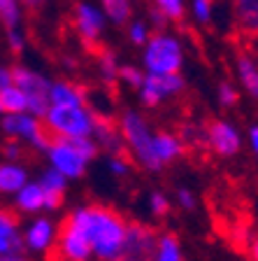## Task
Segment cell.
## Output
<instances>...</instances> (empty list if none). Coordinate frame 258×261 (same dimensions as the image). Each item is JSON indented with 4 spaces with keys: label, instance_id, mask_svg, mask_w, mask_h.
<instances>
[{
    "label": "cell",
    "instance_id": "5",
    "mask_svg": "<svg viewBox=\"0 0 258 261\" xmlns=\"http://www.w3.org/2000/svg\"><path fill=\"white\" fill-rule=\"evenodd\" d=\"M121 133H124L126 142L133 147L135 156L142 161V166L149 170H161L163 166L156 161L154 149H151V136H149V126L142 119L140 114L135 112H126L121 117Z\"/></svg>",
    "mask_w": 258,
    "mask_h": 261
},
{
    "label": "cell",
    "instance_id": "32",
    "mask_svg": "<svg viewBox=\"0 0 258 261\" xmlns=\"http://www.w3.org/2000/svg\"><path fill=\"white\" fill-rule=\"evenodd\" d=\"M177 198H179V203H182V207H186V210H191V207L195 205L193 194H191V191H186V189H179L177 191Z\"/></svg>",
    "mask_w": 258,
    "mask_h": 261
},
{
    "label": "cell",
    "instance_id": "27",
    "mask_svg": "<svg viewBox=\"0 0 258 261\" xmlns=\"http://www.w3.org/2000/svg\"><path fill=\"white\" fill-rule=\"evenodd\" d=\"M119 77H121V80H126L128 84H133V87H142V82H145V75H142L137 68H130V65L119 68Z\"/></svg>",
    "mask_w": 258,
    "mask_h": 261
},
{
    "label": "cell",
    "instance_id": "33",
    "mask_svg": "<svg viewBox=\"0 0 258 261\" xmlns=\"http://www.w3.org/2000/svg\"><path fill=\"white\" fill-rule=\"evenodd\" d=\"M7 40H10L12 51H14V54H21V49H23V40H21V35H19L16 31H12V33H7Z\"/></svg>",
    "mask_w": 258,
    "mask_h": 261
},
{
    "label": "cell",
    "instance_id": "15",
    "mask_svg": "<svg viewBox=\"0 0 258 261\" xmlns=\"http://www.w3.org/2000/svg\"><path fill=\"white\" fill-rule=\"evenodd\" d=\"M237 72H240V82H242V87L247 89L249 96L258 98V65L244 51L237 56Z\"/></svg>",
    "mask_w": 258,
    "mask_h": 261
},
{
    "label": "cell",
    "instance_id": "12",
    "mask_svg": "<svg viewBox=\"0 0 258 261\" xmlns=\"http://www.w3.org/2000/svg\"><path fill=\"white\" fill-rule=\"evenodd\" d=\"M151 149H154L156 161L163 166V163L172 161V159H177L179 154L184 152V142L179 140L177 136L161 130V133H156V136L151 138Z\"/></svg>",
    "mask_w": 258,
    "mask_h": 261
},
{
    "label": "cell",
    "instance_id": "22",
    "mask_svg": "<svg viewBox=\"0 0 258 261\" xmlns=\"http://www.w3.org/2000/svg\"><path fill=\"white\" fill-rule=\"evenodd\" d=\"M102 5H105L107 14L112 16L117 23H126V19L130 16V3L128 0H102Z\"/></svg>",
    "mask_w": 258,
    "mask_h": 261
},
{
    "label": "cell",
    "instance_id": "38",
    "mask_svg": "<svg viewBox=\"0 0 258 261\" xmlns=\"http://www.w3.org/2000/svg\"><path fill=\"white\" fill-rule=\"evenodd\" d=\"M42 3L44 0H21V5L26 7V10H31V12H38L40 7H42Z\"/></svg>",
    "mask_w": 258,
    "mask_h": 261
},
{
    "label": "cell",
    "instance_id": "24",
    "mask_svg": "<svg viewBox=\"0 0 258 261\" xmlns=\"http://www.w3.org/2000/svg\"><path fill=\"white\" fill-rule=\"evenodd\" d=\"M156 3V10H161L163 14H165L167 21H182L184 16V5L182 0H154Z\"/></svg>",
    "mask_w": 258,
    "mask_h": 261
},
{
    "label": "cell",
    "instance_id": "16",
    "mask_svg": "<svg viewBox=\"0 0 258 261\" xmlns=\"http://www.w3.org/2000/svg\"><path fill=\"white\" fill-rule=\"evenodd\" d=\"M154 261H182V250H179L177 233H172V231H163V233H158Z\"/></svg>",
    "mask_w": 258,
    "mask_h": 261
},
{
    "label": "cell",
    "instance_id": "26",
    "mask_svg": "<svg viewBox=\"0 0 258 261\" xmlns=\"http://www.w3.org/2000/svg\"><path fill=\"white\" fill-rule=\"evenodd\" d=\"M219 100H221V105L231 108V105H235L237 100H240V93L235 91V87H233V84L221 82V84H219Z\"/></svg>",
    "mask_w": 258,
    "mask_h": 261
},
{
    "label": "cell",
    "instance_id": "23",
    "mask_svg": "<svg viewBox=\"0 0 258 261\" xmlns=\"http://www.w3.org/2000/svg\"><path fill=\"white\" fill-rule=\"evenodd\" d=\"M68 145L72 147L77 152V156L81 159V161H89V159H93L96 156V152H98V147L93 145L89 138H63Z\"/></svg>",
    "mask_w": 258,
    "mask_h": 261
},
{
    "label": "cell",
    "instance_id": "6",
    "mask_svg": "<svg viewBox=\"0 0 258 261\" xmlns=\"http://www.w3.org/2000/svg\"><path fill=\"white\" fill-rule=\"evenodd\" d=\"M156 240H158L156 228L133 219V222H128V228H126V240L124 247H121L119 261H154Z\"/></svg>",
    "mask_w": 258,
    "mask_h": 261
},
{
    "label": "cell",
    "instance_id": "36",
    "mask_svg": "<svg viewBox=\"0 0 258 261\" xmlns=\"http://www.w3.org/2000/svg\"><path fill=\"white\" fill-rule=\"evenodd\" d=\"M7 87H12V75L7 68H0V91H5Z\"/></svg>",
    "mask_w": 258,
    "mask_h": 261
},
{
    "label": "cell",
    "instance_id": "41",
    "mask_svg": "<svg viewBox=\"0 0 258 261\" xmlns=\"http://www.w3.org/2000/svg\"><path fill=\"white\" fill-rule=\"evenodd\" d=\"M0 112H3V108H0Z\"/></svg>",
    "mask_w": 258,
    "mask_h": 261
},
{
    "label": "cell",
    "instance_id": "21",
    "mask_svg": "<svg viewBox=\"0 0 258 261\" xmlns=\"http://www.w3.org/2000/svg\"><path fill=\"white\" fill-rule=\"evenodd\" d=\"M98 56H100V70H102V77H105V82H107L109 87L117 89L119 68H117V61H114V54H112V51H107L105 47H102L100 51H98Z\"/></svg>",
    "mask_w": 258,
    "mask_h": 261
},
{
    "label": "cell",
    "instance_id": "8",
    "mask_svg": "<svg viewBox=\"0 0 258 261\" xmlns=\"http://www.w3.org/2000/svg\"><path fill=\"white\" fill-rule=\"evenodd\" d=\"M205 130H207V142L219 156H233V154L240 152V145H242L240 133L228 121L212 119Z\"/></svg>",
    "mask_w": 258,
    "mask_h": 261
},
{
    "label": "cell",
    "instance_id": "30",
    "mask_svg": "<svg viewBox=\"0 0 258 261\" xmlns=\"http://www.w3.org/2000/svg\"><path fill=\"white\" fill-rule=\"evenodd\" d=\"M193 12L200 21H210L212 16V0H193Z\"/></svg>",
    "mask_w": 258,
    "mask_h": 261
},
{
    "label": "cell",
    "instance_id": "4",
    "mask_svg": "<svg viewBox=\"0 0 258 261\" xmlns=\"http://www.w3.org/2000/svg\"><path fill=\"white\" fill-rule=\"evenodd\" d=\"M145 63L149 68V72H154V75H179V68H182V47H179V42L175 38L156 33L149 40Z\"/></svg>",
    "mask_w": 258,
    "mask_h": 261
},
{
    "label": "cell",
    "instance_id": "34",
    "mask_svg": "<svg viewBox=\"0 0 258 261\" xmlns=\"http://www.w3.org/2000/svg\"><path fill=\"white\" fill-rule=\"evenodd\" d=\"M3 154H5L7 159H19L21 156V149H19V145H16L14 140H10L5 147H3Z\"/></svg>",
    "mask_w": 258,
    "mask_h": 261
},
{
    "label": "cell",
    "instance_id": "14",
    "mask_svg": "<svg viewBox=\"0 0 258 261\" xmlns=\"http://www.w3.org/2000/svg\"><path fill=\"white\" fill-rule=\"evenodd\" d=\"M49 103L59 108H79L84 105V91L70 82H59V84H51Z\"/></svg>",
    "mask_w": 258,
    "mask_h": 261
},
{
    "label": "cell",
    "instance_id": "7",
    "mask_svg": "<svg viewBox=\"0 0 258 261\" xmlns=\"http://www.w3.org/2000/svg\"><path fill=\"white\" fill-rule=\"evenodd\" d=\"M184 89V77L182 75H145V82L140 87V98L147 108H154L167 96H175Z\"/></svg>",
    "mask_w": 258,
    "mask_h": 261
},
{
    "label": "cell",
    "instance_id": "25",
    "mask_svg": "<svg viewBox=\"0 0 258 261\" xmlns=\"http://www.w3.org/2000/svg\"><path fill=\"white\" fill-rule=\"evenodd\" d=\"M16 228H19V217H16V212L0 207V236L10 233V231H16Z\"/></svg>",
    "mask_w": 258,
    "mask_h": 261
},
{
    "label": "cell",
    "instance_id": "35",
    "mask_svg": "<svg viewBox=\"0 0 258 261\" xmlns=\"http://www.w3.org/2000/svg\"><path fill=\"white\" fill-rule=\"evenodd\" d=\"M109 166H112V170H114V173H119V175L128 173V163H126V159L112 156V161H109Z\"/></svg>",
    "mask_w": 258,
    "mask_h": 261
},
{
    "label": "cell",
    "instance_id": "29",
    "mask_svg": "<svg viewBox=\"0 0 258 261\" xmlns=\"http://www.w3.org/2000/svg\"><path fill=\"white\" fill-rule=\"evenodd\" d=\"M42 185H47V187H54V189H61V191H65V177L61 173H56L54 168L51 170H47L44 173V177H42Z\"/></svg>",
    "mask_w": 258,
    "mask_h": 261
},
{
    "label": "cell",
    "instance_id": "17",
    "mask_svg": "<svg viewBox=\"0 0 258 261\" xmlns=\"http://www.w3.org/2000/svg\"><path fill=\"white\" fill-rule=\"evenodd\" d=\"M26 187V170L19 166L5 163L0 166V191H19Z\"/></svg>",
    "mask_w": 258,
    "mask_h": 261
},
{
    "label": "cell",
    "instance_id": "37",
    "mask_svg": "<svg viewBox=\"0 0 258 261\" xmlns=\"http://www.w3.org/2000/svg\"><path fill=\"white\" fill-rule=\"evenodd\" d=\"M249 142H251L253 152H256V156H258V126H251V130H249Z\"/></svg>",
    "mask_w": 258,
    "mask_h": 261
},
{
    "label": "cell",
    "instance_id": "40",
    "mask_svg": "<svg viewBox=\"0 0 258 261\" xmlns=\"http://www.w3.org/2000/svg\"><path fill=\"white\" fill-rule=\"evenodd\" d=\"M0 261H28L26 254H10V256H0Z\"/></svg>",
    "mask_w": 258,
    "mask_h": 261
},
{
    "label": "cell",
    "instance_id": "18",
    "mask_svg": "<svg viewBox=\"0 0 258 261\" xmlns=\"http://www.w3.org/2000/svg\"><path fill=\"white\" fill-rule=\"evenodd\" d=\"M16 205L23 212H38L40 207H44V196L40 185H26L19 194H16Z\"/></svg>",
    "mask_w": 258,
    "mask_h": 261
},
{
    "label": "cell",
    "instance_id": "9",
    "mask_svg": "<svg viewBox=\"0 0 258 261\" xmlns=\"http://www.w3.org/2000/svg\"><path fill=\"white\" fill-rule=\"evenodd\" d=\"M49 156H51V163H54V170L61 173L63 177H79V175H84L86 161H81L77 156V152L63 138H59V136L54 138V145L49 149Z\"/></svg>",
    "mask_w": 258,
    "mask_h": 261
},
{
    "label": "cell",
    "instance_id": "39",
    "mask_svg": "<svg viewBox=\"0 0 258 261\" xmlns=\"http://www.w3.org/2000/svg\"><path fill=\"white\" fill-rule=\"evenodd\" d=\"M249 256H251V261H258V236L253 238L251 247H249Z\"/></svg>",
    "mask_w": 258,
    "mask_h": 261
},
{
    "label": "cell",
    "instance_id": "20",
    "mask_svg": "<svg viewBox=\"0 0 258 261\" xmlns=\"http://www.w3.org/2000/svg\"><path fill=\"white\" fill-rule=\"evenodd\" d=\"M0 21L7 28V33L16 31V26L21 21V12H19L16 0H0Z\"/></svg>",
    "mask_w": 258,
    "mask_h": 261
},
{
    "label": "cell",
    "instance_id": "10",
    "mask_svg": "<svg viewBox=\"0 0 258 261\" xmlns=\"http://www.w3.org/2000/svg\"><path fill=\"white\" fill-rule=\"evenodd\" d=\"M233 19L237 35L258 40V0H233Z\"/></svg>",
    "mask_w": 258,
    "mask_h": 261
},
{
    "label": "cell",
    "instance_id": "19",
    "mask_svg": "<svg viewBox=\"0 0 258 261\" xmlns=\"http://www.w3.org/2000/svg\"><path fill=\"white\" fill-rule=\"evenodd\" d=\"M0 108L7 114H23V110H26V96L16 87H7L5 91H0Z\"/></svg>",
    "mask_w": 258,
    "mask_h": 261
},
{
    "label": "cell",
    "instance_id": "28",
    "mask_svg": "<svg viewBox=\"0 0 258 261\" xmlns=\"http://www.w3.org/2000/svg\"><path fill=\"white\" fill-rule=\"evenodd\" d=\"M151 212L156 215V217H165L167 212H170V201H167L163 194H151Z\"/></svg>",
    "mask_w": 258,
    "mask_h": 261
},
{
    "label": "cell",
    "instance_id": "1",
    "mask_svg": "<svg viewBox=\"0 0 258 261\" xmlns=\"http://www.w3.org/2000/svg\"><path fill=\"white\" fill-rule=\"evenodd\" d=\"M75 228L89 240L98 261H119L128 219L109 205H84L68 215Z\"/></svg>",
    "mask_w": 258,
    "mask_h": 261
},
{
    "label": "cell",
    "instance_id": "31",
    "mask_svg": "<svg viewBox=\"0 0 258 261\" xmlns=\"http://www.w3.org/2000/svg\"><path fill=\"white\" fill-rule=\"evenodd\" d=\"M130 40H133L135 44L147 42V28H145V23H133V26H130Z\"/></svg>",
    "mask_w": 258,
    "mask_h": 261
},
{
    "label": "cell",
    "instance_id": "13",
    "mask_svg": "<svg viewBox=\"0 0 258 261\" xmlns=\"http://www.w3.org/2000/svg\"><path fill=\"white\" fill-rule=\"evenodd\" d=\"M23 243H26V247H31L35 252H47L51 247V243H54V226H51V222L49 219H35L31 224V228H28Z\"/></svg>",
    "mask_w": 258,
    "mask_h": 261
},
{
    "label": "cell",
    "instance_id": "2",
    "mask_svg": "<svg viewBox=\"0 0 258 261\" xmlns=\"http://www.w3.org/2000/svg\"><path fill=\"white\" fill-rule=\"evenodd\" d=\"M44 126L59 138H89L93 130V117L84 105L79 108L51 105L44 117Z\"/></svg>",
    "mask_w": 258,
    "mask_h": 261
},
{
    "label": "cell",
    "instance_id": "11",
    "mask_svg": "<svg viewBox=\"0 0 258 261\" xmlns=\"http://www.w3.org/2000/svg\"><path fill=\"white\" fill-rule=\"evenodd\" d=\"M75 16H77V26H79L81 40L89 49H96L98 38L102 33V14L96 10V7L86 5V3H79L75 7Z\"/></svg>",
    "mask_w": 258,
    "mask_h": 261
},
{
    "label": "cell",
    "instance_id": "3",
    "mask_svg": "<svg viewBox=\"0 0 258 261\" xmlns=\"http://www.w3.org/2000/svg\"><path fill=\"white\" fill-rule=\"evenodd\" d=\"M10 75H12V87H16L26 96V110H31L35 117H47L49 108H51V103H49L51 84L44 77H40L38 72L21 68V65L10 68Z\"/></svg>",
    "mask_w": 258,
    "mask_h": 261
}]
</instances>
